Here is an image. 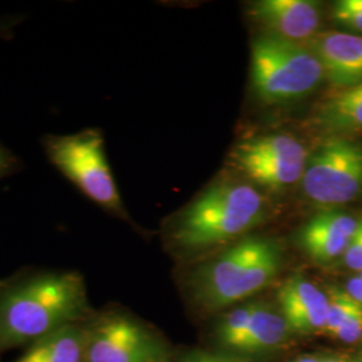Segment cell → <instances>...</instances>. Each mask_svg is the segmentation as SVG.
<instances>
[{
	"label": "cell",
	"mask_w": 362,
	"mask_h": 362,
	"mask_svg": "<svg viewBox=\"0 0 362 362\" xmlns=\"http://www.w3.org/2000/svg\"><path fill=\"white\" fill-rule=\"evenodd\" d=\"M251 16L274 35L298 43L320 27L318 6L310 0H260L251 6Z\"/></svg>",
	"instance_id": "9c48e42d"
},
{
	"label": "cell",
	"mask_w": 362,
	"mask_h": 362,
	"mask_svg": "<svg viewBox=\"0 0 362 362\" xmlns=\"http://www.w3.org/2000/svg\"><path fill=\"white\" fill-rule=\"evenodd\" d=\"M89 314L85 279L74 270H38L0 281V350L30 346L85 322Z\"/></svg>",
	"instance_id": "6da1fadb"
},
{
	"label": "cell",
	"mask_w": 362,
	"mask_h": 362,
	"mask_svg": "<svg viewBox=\"0 0 362 362\" xmlns=\"http://www.w3.org/2000/svg\"><path fill=\"white\" fill-rule=\"evenodd\" d=\"M333 19L341 26L362 33V0H341L333 7Z\"/></svg>",
	"instance_id": "d6986e66"
},
{
	"label": "cell",
	"mask_w": 362,
	"mask_h": 362,
	"mask_svg": "<svg viewBox=\"0 0 362 362\" xmlns=\"http://www.w3.org/2000/svg\"><path fill=\"white\" fill-rule=\"evenodd\" d=\"M325 77L313 50L298 42L264 34L251 45V83L264 104H284L310 94Z\"/></svg>",
	"instance_id": "277c9868"
},
{
	"label": "cell",
	"mask_w": 362,
	"mask_h": 362,
	"mask_svg": "<svg viewBox=\"0 0 362 362\" xmlns=\"http://www.w3.org/2000/svg\"><path fill=\"white\" fill-rule=\"evenodd\" d=\"M23 18L19 15H11L0 19V38H7L13 33V30L22 23Z\"/></svg>",
	"instance_id": "603a6c76"
},
{
	"label": "cell",
	"mask_w": 362,
	"mask_h": 362,
	"mask_svg": "<svg viewBox=\"0 0 362 362\" xmlns=\"http://www.w3.org/2000/svg\"><path fill=\"white\" fill-rule=\"evenodd\" d=\"M231 158L254 160H284L308 163L309 156L305 145L287 134L260 136L239 143L233 149Z\"/></svg>",
	"instance_id": "9a60e30c"
},
{
	"label": "cell",
	"mask_w": 362,
	"mask_h": 362,
	"mask_svg": "<svg viewBox=\"0 0 362 362\" xmlns=\"http://www.w3.org/2000/svg\"><path fill=\"white\" fill-rule=\"evenodd\" d=\"M358 220L334 209L314 215L300 231V245L311 259L326 263L344 257Z\"/></svg>",
	"instance_id": "30bf717a"
},
{
	"label": "cell",
	"mask_w": 362,
	"mask_h": 362,
	"mask_svg": "<svg viewBox=\"0 0 362 362\" xmlns=\"http://www.w3.org/2000/svg\"><path fill=\"white\" fill-rule=\"evenodd\" d=\"M358 276H360V278H361V279H362V272H358Z\"/></svg>",
	"instance_id": "f1b7e54d"
},
{
	"label": "cell",
	"mask_w": 362,
	"mask_h": 362,
	"mask_svg": "<svg viewBox=\"0 0 362 362\" xmlns=\"http://www.w3.org/2000/svg\"><path fill=\"white\" fill-rule=\"evenodd\" d=\"M327 299L329 305L324 332L333 336V333L344 324V321L358 306V303L346 291H341L338 288H332L327 294Z\"/></svg>",
	"instance_id": "ac0fdd59"
},
{
	"label": "cell",
	"mask_w": 362,
	"mask_h": 362,
	"mask_svg": "<svg viewBox=\"0 0 362 362\" xmlns=\"http://www.w3.org/2000/svg\"><path fill=\"white\" fill-rule=\"evenodd\" d=\"M310 50L324 67L325 77L339 89L362 82V37L330 31L310 42Z\"/></svg>",
	"instance_id": "ba28073f"
},
{
	"label": "cell",
	"mask_w": 362,
	"mask_h": 362,
	"mask_svg": "<svg viewBox=\"0 0 362 362\" xmlns=\"http://www.w3.org/2000/svg\"><path fill=\"white\" fill-rule=\"evenodd\" d=\"M263 218L264 200L257 189L242 182H223L181 212L169 238L182 248L215 246L251 230Z\"/></svg>",
	"instance_id": "7a4b0ae2"
},
{
	"label": "cell",
	"mask_w": 362,
	"mask_h": 362,
	"mask_svg": "<svg viewBox=\"0 0 362 362\" xmlns=\"http://www.w3.org/2000/svg\"><path fill=\"white\" fill-rule=\"evenodd\" d=\"M296 362H320V358H317V357H311V356H305V357L298 358Z\"/></svg>",
	"instance_id": "484cf974"
},
{
	"label": "cell",
	"mask_w": 362,
	"mask_h": 362,
	"mask_svg": "<svg viewBox=\"0 0 362 362\" xmlns=\"http://www.w3.org/2000/svg\"><path fill=\"white\" fill-rule=\"evenodd\" d=\"M346 293L362 308V279L358 275L348 282Z\"/></svg>",
	"instance_id": "cb8c5ba5"
},
{
	"label": "cell",
	"mask_w": 362,
	"mask_h": 362,
	"mask_svg": "<svg viewBox=\"0 0 362 362\" xmlns=\"http://www.w3.org/2000/svg\"><path fill=\"white\" fill-rule=\"evenodd\" d=\"M356 362H362V356L361 357H360V358H358V360H357V361Z\"/></svg>",
	"instance_id": "83f0119b"
},
{
	"label": "cell",
	"mask_w": 362,
	"mask_h": 362,
	"mask_svg": "<svg viewBox=\"0 0 362 362\" xmlns=\"http://www.w3.org/2000/svg\"><path fill=\"white\" fill-rule=\"evenodd\" d=\"M185 362H233L223 357L212 356V354H206V353H197L191 357H188Z\"/></svg>",
	"instance_id": "d4e9b609"
},
{
	"label": "cell",
	"mask_w": 362,
	"mask_h": 362,
	"mask_svg": "<svg viewBox=\"0 0 362 362\" xmlns=\"http://www.w3.org/2000/svg\"><path fill=\"white\" fill-rule=\"evenodd\" d=\"M88 326L69 325L27 346L13 362H86Z\"/></svg>",
	"instance_id": "7c38bea8"
},
{
	"label": "cell",
	"mask_w": 362,
	"mask_h": 362,
	"mask_svg": "<svg viewBox=\"0 0 362 362\" xmlns=\"http://www.w3.org/2000/svg\"><path fill=\"white\" fill-rule=\"evenodd\" d=\"M167 351L143 325L110 314L88 326L86 362H165Z\"/></svg>",
	"instance_id": "52a82bcc"
},
{
	"label": "cell",
	"mask_w": 362,
	"mask_h": 362,
	"mask_svg": "<svg viewBox=\"0 0 362 362\" xmlns=\"http://www.w3.org/2000/svg\"><path fill=\"white\" fill-rule=\"evenodd\" d=\"M42 149L54 168L94 204L119 218L127 211L109 165L103 133L95 128L46 134Z\"/></svg>",
	"instance_id": "3957f363"
},
{
	"label": "cell",
	"mask_w": 362,
	"mask_h": 362,
	"mask_svg": "<svg viewBox=\"0 0 362 362\" xmlns=\"http://www.w3.org/2000/svg\"><path fill=\"white\" fill-rule=\"evenodd\" d=\"M288 330L290 327L282 314H278L264 305L255 303L246 334L239 342L236 350L257 353L272 349L285 341Z\"/></svg>",
	"instance_id": "5bb4252c"
},
{
	"label": "cell",
	"mask_w": 362,
	"mask_h": 362,
	"mask_svg": "<svg viewBox=\"0 0 362 362\" xmlns=\"http://www.w3.org/2000/svg\"><path fill=\"white\" fill-rule=\"evenodd\" d=\"M333 337L338 338L342 342H356L362 337V308L358 305L349 317L344 321Z\"/></svg>",
	"instance_id": "ffe728a7"
},
{
	"label": "cell",
	"mask_w": 362,
	"mask_h": 362,
	"mask_svg": "<svg viewBox=\"0 0 362 362\" xmlns=\"http://www.w3.org/2000/svg\"><path fill=\"white\" fill-rule=\"evenodd\" d=\"M254 308L255 303H250L243 308L235 309L224 318L223 324L220 326V338L227 346L233 349L238 348L239 342L246 334Z\"/></svg>",
	"instance_id": "e0dca14e"
},
{
	"label": "cell",
	"mask_w": 362,
	"mask_h": 362,
	"mask_svg": "<svg viewBox=\"0 0 362 362\" xmlns=\"http://www.w3.org/2000/svg\"><path fill=\"white\" fill-rule=\"evenodd\" d=\"M344 260L351 270L362 272V218L358 220L357 231L353 235L349 246L344 254Z\"/></svg>",
	"instance_id": "44dd1931"
},
{
	"label": "cell",
	"mask_w": 362,
	"mask_h": 362,
	"mask_svg": "<svg viewBox=\"0 0 362 362\" xmlns=\"http://www.w3.org/2000/svg\"><path fill=\"white\" fill-rule=\"evenodd\" d=\"M281 267V250L264 238H248L214 260L199 282V297L212 309L230 306L272 282Z\"/></svg>",
	"instance_id": "5b68a950"
},
{
	"label": "cell",
	"mask_w": 362,
	"mask_h": 362,
	"mask_svg": "<svg viewBox=\"0 0 362 362\" xmlns=\"http://www.w3.org/2000/svg\"><path fill=\"white\" fill-rule=\"evenodd\" d=\"M317 124L332 133L362 130V82L344 89L320 107Z\"/></svg>",
	"instance_id": "4fadbf2b"
},
{
	"label": "cell",
	"mask_w": 362,
	"mask_h": 362,
	"mask_svg": "<svg viewBox=\"0 0 362 362\" xmlns=\"http://www.w3.org/2000/svg\"><path fill=\"white\" fill-rule=\"evenodd\" d=\"M19 169L21 160L18 158V156L6 145L0 143V181L16 173Z\"/></svg>",
	"instance_id": "7402d4cb"
},
{
	"label": "cell",
	"mask_w": 362,
	"mask_h": 362,
	"mask_svg": "<svg viewBox=\"0 0 362 362\" xmlns=\"http://www.w3.org/2000/svg\"><path fill=\"white\" fill-rule=\"evenodd\" d=\"M279 305L290 330L314 333L324 330L329 299L305 276L287 279L279 290Z\"/></svg>",
	"instance_id": "8fae6325"
},
{
	"label": "cell",
	"mask_w": 362,
	"mask_h": 362,
	"mask_svg": "<svg viewBox=\"0 0 362 362\" xmlns=\"http://www.w3.org/2000/svg\"><path fill=\"white\" fill-rule=\"evenodd\" d=\"M235 167L259 185L284 188L302 179L308 163L284 160H252L233 158Z\"/></svg>",
	"instance_id": "2e32d148"
},
{
	"label": "cell",
	"mask_w": 362,
	"mask_h": 362,
	"mask_svg": "<svg viewBox=\"0 0 362 362\" xmlns=\"http://www.w3.org/2000/svg\"><path fill=\"white\" fill-rule=\"evenodd\" d=\"M320 362H344L338 358H320Z\"/></svg>",
	"instance_id": "4316f807"
},
{
	"label": "cell",
	"mask_w": 362,
	"mask_h": 362,
	"mask_svg": "<svg viewBox=\"0 0 362 362\" xmlns=\"http://www.w3.org/2000/svg\"><path fill=\"white\" fill-rule=\"evenodd\" d=\"M303 192L325 209L348 204L362 192V146L334 137L308 160L302 176Z\"/></svg>",
	"instance_id": "8992f818"
}]
</instances>
